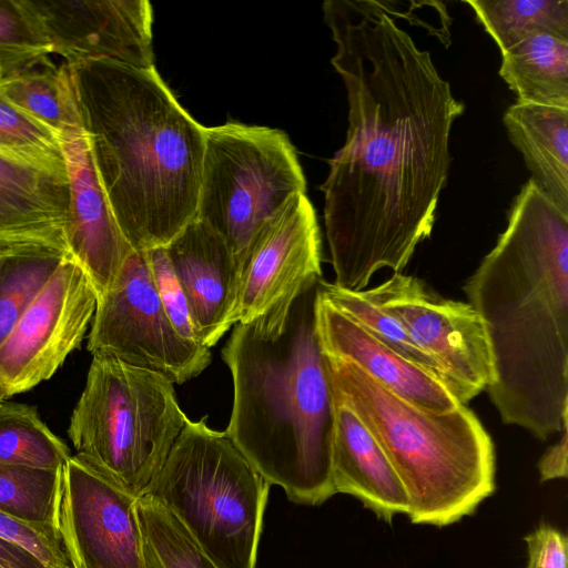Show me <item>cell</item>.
I'll return each mask as SVG.
<instances>
[{
  "mask_svg": "<svg viewBox=\"0 0 568 568\" xmlns=\"http://www.w3.org/2000/svg\"><path fill=\"white\" fill-rule=\"evenodd\" d=\"M499 75L517 102L568 109V40L537 33L501 54Z\"/></svg>",
  "mask_w": 568,
  "mask_h": 568,
  "instance_id": "44dd1931",
  "label": "cell"
},
{
  "mask_svg": "<svg viewBox=\"0 0 568 568\" xmlns=\"http://www.w3.org/2000/svg\"><path fill=\"white\" fill-rule=\"evenodd\" d=\"M490 346L486 388L504 424L539 440L568 427V214L529 179L463 286Z\"/></svg>",
  "mask_w": 568,
  "mask_h": 568,
  "instance_id": "7a4b0ae2",
  "label": "cell"
},
{
  "mask_svg": "<svg viewBox=\"0 0 568 568\" xmlns=\"http://www.w3.org/2000/svg\"><path fill=\"white\" fill-rule=\"evenodd\" d=\"M68 216L69 183L63 155L0 150V221L16 247L70 254Z\"/></svg>",
  "mask_w": 568,
  "mask_h": 568,
  "instance_id": "2e32d148",
  "label": "cell"
},
{
  "mask_svg": "<svg viewBox=\"0 0 568 568\" xmlns=\"http://www.w3.org/2000/svg\"><path fill=\"white\" fill-rule=\"evenodd\" d=\"M326 357L335 399L356 414L387 456L408 497L412 523L455 524L493 494L495 448L471 409H423L354 364Z\"/></svg>",
  "mask_w": 568,
  "mask_h": 568,
  "instance_id": "5b68a950",
  "label": "cell"
},
{
  "mask_svg": "<svg viewBox=\"0 0 568 568\" xmlns=\"http://www.w3.org/2000/svg\"><path fill=\"white\" fill-rule=\"evenodd\" d=\"M527 568H568L567 536L555 527L540 524L525 537Z\"/></svg>",
  "mask_w": 568,
  "mask_h": 568,
  "instance_id": "d6a6232c",
  "label": "cell"
},
{
  "mask_svg": "<svg viewBox=\"0 0 568 568\" xmlns=\"http://www.w3.org/2000/svg\"><path fill=\"white\" fill-rule=\"evenodd\" d=\"M207 416L187 419L145 495L221 568H255L270 484Z\"/></svg>",
  "mask_w": 568,
  "mask_h": 568,
  "instance_id": "8992f818",
  "label": "cell"
},
{
  "mask_svg": "<svg viewBox=\"0 0 568 568\" xmlns=\"http://www.w3.org/2000/svg\"><path fill=\"white\" fill-rule=\"evenodd\" d=\"M0 92L58 134L82 124L69 68L65 63L55 65L49 57L1 77Z\"/></svg>",
  "mask_w": 568,
  "mask_h": 568,
  "instance_id": "7402d4cb",
  "label": "cell"
},
{
  "mask_svg": "<svg viewBox=\"0 0 568 568\" xmlns=\"http://www.w3.org/2000/svg\"><path fill=\"white\" fill-rule=\"evenodd\" d=\"M69 68L92 161L133 251L166 246L195 219L205 126L155 67L111 60Z\"/></svg>",
  "mask_w": 568,
  "mask_h": 568,
  "instance_id": "277c9868",
  "label": "cell"
},
{
  "mask_svg": "<svg viewBox=\"0 0 568 568\" xmlns=\"http://www.w3.org/2000/svg\"><path fill=\"white\" fill-rule=\"evenodd\" d=\"M144 252L160 302L172 326L182 338L200 344L186 296L171 265L165 246Z\"/></svg>",
  "mask_w": 568,
  "mask_h": 568,
  "instance_id": "4dcf8cb0",
  "label": "cell"
},
{
  "mask_svg": "<svg viewBox=\"0 0 568 568\" xmlns=\"http://www.w3.org/2000/svg\"><path fill=\"white\" fill-rule=\"evenodd\" d=\"M302 193L305 175L283 131L240 122L205 126L195 219L224 239L240 275L260 230Z\"/></svg>",
  "mask_w": 568,
  "mask_h": 568,
  "instance_id": "ba28073f",
  "label": "cell"
},
{
  "mask_svg": "<svg viewBox=\"0 0 568 568\" xmlns=\"http://www.w3.org/2000/svg\"><path fill=\"white\" fill-rule=\"evenodd\" d=\"M503 122L531 173L530 180L568 214V109L516 102L506 110Z\"/></svg>",
  "mask_w": 568,
  "mask_h": 568,
  "instance_id": "ffe728a7",
  "label": "cell"
},
{
  "mask_svg": "<svg viewBox=\"0 0 568 568\" xmlns=\"http://www.w3.org/2000/svg\"><path fill=\"white\" fill-rule=\"evenodd\" d=\"M69 255L18 248L0 263V344Z\"/></svg>",
  "mask_w": 568,
  "mask_h": 568,
  "instance_id": "484cf974",
  "label": "cell"
},
{
  "mask_svg": "<svg viewBox=\"0 0 568 568\" xmlns=\"http://www.w3.org/2000/svg\"><path fill=\"white\" fill-rule=\"evenodd\" d=\"M317 331L325 355L349 362L383 387L423 409L445 413L460 404L434 373L405 359L324 300Z\"/></svg>",
  "mask_w": 568,
  "mask_h": 568,
  "instance_id": "ac0fdd59",
  "label": "cell"
},
{
  "mask_svg": "<svg viewBox=\"0 0 568 568\" xmlns=\"http://www.w3.org/2000/svg\"><path fill=\"white\" fill-rule=\"evenodd\" d=\"M332 483L335 494L355 497L386 523L398 514H408V497L387 456L356 414L338 400Z\"/></svg>",
  "mask_w": 568,
  "mask_h": 568,
  "instance_id": "d6986e66",
  "label": "cell"
},
{
  "mask_svg": "<svg viewBox=\"0 0 568 568\" xmlns=\"http://www.w3.org/2000/svg\"><path fill=\"white\" fill-rule=\"evenodd\" d=\"M0 538L20 546L40 560L49 558L55 546V535L50 526L26 521L2 510Z\"/></svg>",
  "mask_w": 568,
  "mask_h": 568,
  "instance_id": "1f68e13d",
  "label": "cell"
},
{
  "mask_svg": "<svg viewBox=\"0 0 568 568\" xmlns=\"http://www.w3.org/2000/svg\"><path fill=\"white\" fill-rule=\"evenodd\" d=\"M557 443L548 447L537 464L541 481L567 477L568 427Z\"/></svg>",
  "mask_w": 568,
  "mask_h": 568,
  "instance_id": "836d02e7",
  "label": "cell"
},
{
  "mask_svg": "<svg viewBox=\"0 0 568 568\" xmlns=\"http://www.w3.org/2000/svg\"><path fill=\"white\" fill-rule=\"evenodd\" d=\"M0 150L61 156L60 135L32 118L0 92Z\"/></svg>",
  "mask_w": 568,
  "mask_h": 568,
  "instance_id": "f546056e",
  "label": "cell"
},
{
  "mask_svg": "<svg viewBox=\"0 0 568 568\" xmlns=\"http://www.w3.org/2000/svg\"><path fill=\"white\" fill-rule=\"evenodd\" d=\"M0 568H50L20 546L0 538Z\"/></svg>",
  "mask_w": 568,
  "mask_h": 568,
  "instance_id": "e575fe53",
  "label": "cell"
},
{
  "mask_svg": "<svg viewBox=\"0 0 568 568\" xmlns=\"http://www.w3.org/2000/svg\"><path fill=\"white\" fill-rule=\"evenodd\" d=\"M500 53L537 34L568 40V0H465Z\"/></svg>",
  "mask_w": 568,
  "mask_h": 568,
  "instance_id": "603a6c76",
  "label": "cell"
},
{
  "mask_svg": "<svg viewBox=\"0 0 568 568\" xmlns=\"http://www.w3.org/2000/svg\"><path fill=\"white\" fill-rule=\"evenodd\" d=\"M200 344L210 348L236 324L240 271L224 239L197 219L166 246Z\"/></svg>",
  "mask_w": 568,
  "mask_h": 568,
  "instance_id": "e0dca14e",
  "label": "cell"
},
{
  "mask_svg": "<svg viewBox=\"0 0 568 568\" xmlns=\"http://www.w3.org/2000/svg\"><path fill=\"white\" fill-rule=\"evenodd\" d=\"M321 278L236 323L222 349L233 381L226 435L270 485L308 506L335 495L336 400L317 331Z\"/></svg>",
  "mask_w": 568,
  "mask_h": 568,
  "instance_id": "3957f363",
  "label": "cell"
},
{
  "mask_svg": "<svg viewBox=\"0 0 568 568\" xmlns=\"http://www.w3.org/2000/svg\"><path fill=\"white\" fill-rule=\"evenodd\" d=\"M0 247H11V248H18L13 245L12 240L7 232L6 227L0 221Z\"/></svg>",
  "mask_w": 568,
  "mask_h": 568,
  "instance_id": "d590c367",
  "label": "cell"
},
{
  "mask_svg": "<svg viewBox=\"0 0 568 568\" xmlns=\"http://www.w3.org/2000/svg\"><path fill=\"white\" fill-rule=\"evenodd\" d=\"M71 456L67 444L48 427L34 406L0 404V462L58 470Z\"/></svg>",
  "mask_w": 568,
  "mask_h": 568,
  "instance_id": "cb8c5ba5",
  "label": "cell"
},
{
  "mask_svg": "<svg viewBox=\"0 0 568 568\" xmlns=\"http://www.w3.org/2000/svg\"><path fill=\"white\" fill-rule=\"evenodd\" d=\"M144 568H221L150 495L138 498Z\"/></svg>",
  "mask_w": 568,
  "mask_h": 568,
  "instance_id": "d4e9b609",
  "label": "cell"
},
{
  "mask_svg": "<svg viewBox=\"0 0 568 568\" xmlns=\"http://www.w3.org/2000/svg\"><path fill=\"white\" fill-rule=\"evenodd\" d=\"M364 293L400 323L434 362L442 382L460 405L493 384L487 333L468 302L445 298L420 278L403 273H393Z\"/></svg>",
  "mask_w": 568,
  "mask_h": 568,
  "instance_id": "30bf717a",
  "label": "cell"
},
{
  "mask_svg": "<svg viewBox=\"0 0 568 568\" xmlns=\"http://www.w3.org/2000/svg\"><path fill=\"white\" fill-rule=\"evenodd\" d=\"M59 135L69 183V253L99 297L111 287L133 250L103 191L82 124L67 128Z\"/></svg>",
  "mask_w": 568,
  "mask_h": 568,
  "instance_id": "9a60e30c",
  "label": "cell"
},
{
  "mask_svg": "<svg viewBox=\"0 0 568 568\" xmlns=\"http://www.w3.org/2000/svg\"><path fill=\"white\" fill-rule=\"evenodd\" d=\"M97 302L89 276L67 256L0 344L3 402L57 373L84 339Z\"/></svg>",
  "mask_w": 568,
  "mask_h": 568,
  "instance_id": "8fae6325",
  "label": "cell"
},
{
  "mask_svg": "<svg viewBox=\"0 0 568 568\" xmlns=\"http://www.w3.org/2000/svg\"><path fill=\"white\" fill-rule=\"evenodd\" d=\"M62 468L33 469L0 462V510L58 528Z\"/></svg>",
  "mask_w": 568,
  "mask_h": 568,
  "instance_id": "4316f807",
  "label": "cell"
},
{
  "mask_svg": "<svg viewBox=\"0 0 568 568\" xmlns=\"http://www.w3.org/2000/svg\"><path fill=\"white\" fill-rule=\"evenodd\" d=\"M1 403H3V400H2V399H1V397H0V404H1Z\"/></svg>",
  "mask_w": 568,
  "mask_h": 568,
  "instance_id": "74e56055",
  "label": "cell"
},
{
  "mask_svg": "<svg viewBox=\"0 0 568 568\" xmlns=\"http://www.w3.org/2000/svg\"><path fill=\"white\" fill-rule=\"evenodd\" d=\"M87 348L92 357L151 371L173 384L196 377L211 363L210 348L182 338L169 321L144 251H132L98 297Z\"/></svg>",
  "mask_w": 568,
  "mask_h": 568,
  "instance_id": "9c48e42d",
  "label": "cell"
},
{
  "mask_svg": "<svg viewBox=\"0 0 568 568\" xmlns=\"http://www.w3.org/2000/svg\"><path fill=\"white\" fill-rule=\"evenodd\" d=\"M65 64L111 60L155 67L153 10L146 0H21Z\"/></svg>",
  "mask_w": 568,
  "mask_h": 568,
  "instance_id": "4fadbf2b",
  "label": "cell"
},
{
  "mask_svg": "<svg viewBox=\"0 0 568 568\" xmlns=\"http://www.w3.org/2000/svg\"><path fill=\"white\" fill-rule=\"evenodd\" d=\"M14 250H18V248L0 247V263L4 260L6 256H8Z\"/></svg>",
  "mask_w": 568,
  "mask_h": 568,
  "instance_id": "8d00e7d4",
  "label": "cell"
},
{
  "mask_svg": "<svg viewBox=\"0 0 568 568\" xmlns=\"http://www.w3.org/2000/svg\"><path fill=\"white\" fill-rule=\"evenodd\" d=\"M321 232L306 193L293 196L254 239L244 261L236 323L266 313L307 282L322 277Z\"/></svg>",
  "mask_w": 568,
  "mask_h": 568,
  "instance_id": "5bb4252c",
  "label": "cell"
},
{
  "mask_svg": "<svg viewBox=\"0 0 568 568\" xmlns=\"http://www.w3.org/2000/svg\"><path fill=\"white\" fill-rule=\"evenodd\" d=\"M189 418L164 376L92 357L68 436L75 456L140 498L164 465Z\"/></svg>",
  "mask_w": 568,
  "mask_h": 568,
  "instance_id": "52a82bcc",
  "label": "cell"
},
{
  "mask_svg": "<svg viewBox=\"0 0 568 568\" xmlns=\"http://www.w3.org/2000/svg\"><path fill=\"white\" fill-rule=\"evenodd\" d=\"M320 293L332 306L363 326L405 359L436 374L434 362L415 344L400 323L372 302L362 291H351L320 281Z\"/></svg>",
  "mask_w": 568,
  "mask_h": 568,
  "instance_id": "83f0119b",
  "label": "cell"
},
{
  "mask_svg": "<svg viewBox=\"0 0 568 568\" xmlns=\"http://www.w3.org/2000/svg\"><path fill=\"white\" fill-rule=\"evenodd\" d=\"M51 54L49 44L21 0H0V78Z\"/></svg>",
  "mask_w": 568,
  "mask_h": 568,
  "instance_id": "f1b7e54d",
  "label": "cell"
},
{
  "mask_svg": "<svg viewBox=\"0 0 568 568\" xmlns=\"http://www.w3.org/2000/svg\"><path fill=\"white\" fill-rule=\"evenodd\" d=\"M323 13L348 105L345 143L321 186L326 237L334 284L362 291L382 268L402 273L430 237L465 106L393 2L327 0Z\"/></svg>",
  "mask_w": 568,
  "mask_h": 568,
  "instance_id": "6da1fadb",
  "label": "cell"
},
{
  "mask_svg": "<svg viewBox=\"0 0 568 568\" xmlns=\"http://www.w3.org/2000/svg\"><path fill=\"white\" fill-rule=\"evenodd\" d=\"M136 501L70 457L62 467L58 529L73 568H144Z\"/></svg>",
  "mask_w": 568,
  "mask_h": 568,
  "instance_id": "7c38bea8",
  "label": "cell"
}]
</instances>
